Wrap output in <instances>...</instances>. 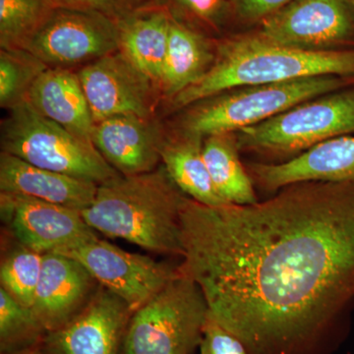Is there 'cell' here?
Listing matches in <instances>:
<instances>
[{"instance_id": "obj_8", "label": "cell", "mask_w": 354, "mask_h": 354, "mask_svg": "<svg viewBox=\"0 0 354 354\" xmlns=\"http://www.w3.org/2000/svg\"><path fill=\"white\" fill-rule=\"evenodd\" d=\"M258 25L262 38L297 50H354V0H293Z\"/></svg>"}, {"instance_id": "obj_6", "label": "cell", "mask_w": 354, "mask_h": 354, "mask_svg": "<svg viewBox=\"0 0 354 354\" xmlns=\"http://www.w3.org/2000/svg\"><path fill=\"white\" fill-rule=\"evenodd\" d=\"M1 121V152L36 167L92 181L97 185L120 176L92 142L71 134L38 113L28 102Z\"/></svg>"}, {"instance_id": "obj_23", "label": "cell", "mask_w": 354, "mask_h": 354, "mask_svg": "<svg viewBox=\"0 0 354 354\" xmlns=\"http://www.w3.org/2000/svg\"><path fill=\"white\" fill-rule=\"evenodd\" d=\"M57 7L53 0H0V50H28Z\"/></svg>"}, {"instance_id": "obj_10", "label": "cell", "mask_w": 354, "mask_h": 354, "mask_svg": "<svg viewBox=\"0 0 354 354\" xmlns=\"http://www.w3.org/2000/svg\"><path fill=\"white\" fill-rule=\"evenodd\" d=\"M28 50L50 68L78 70L120 50V29L101 14L57 7Z\"/></svg>"}, {"instance_id": "obj_21", "label": "cell", "mask_w": 354, "mask_h": 354, "mask_svg": "<svg viewBox=\"0 0 354 354\" xmlns=\"http://www.w3.org/2000/svg\"><path fill=\"white\" fill-rule=\"evenodd\" d=\"M118 24L120 53L148 76L158 90L169 44L171 16L162 7L153 6Z\"/></svg>"}, {"instance_id": "obj_2", "label": "cell", "mask_w": 354, "mask_h": 354, "mask_svg": "<svg viewBox=\"0 0 354 354\" xmlns=\"http://www.w3.org/2000/svg\"><path fill=\"white\" fill-rule=\"evenodd\" d=\"M322 75L354 77V50H297L268 41L256 32L216 39L211 68L165 102V111L176 113L234 88Z\"/></svg>"}, {"instance_id": "obj_28", "label": "cell", "mask_w": 354, "mask_h": 354, "mask_svg": "<svg viewBox=\"0 0 354 354\" xmlns=\"http://www.w3.org/2000/svg\"><path fill=\"white\" fill-rule=\"evenodd\" d=\"M62 8L101 14L120 23L140 10L157 6L156 0H53Z\"/></svg>"}, {"instance_id": "obj_4", "label": "cell", "mask_w": 354, "mask_h": 354, "mask_svg": "<svg viewBox=\"0 0 354 354\" xmlns=\"http://www.w3.org/2000/svg\"><path fill=\"white\" fill-rule=\"evenodd\" d=\"M351 85H354V77L322 75L234 88L183 109L169 125L202 138L235 133L302 102Z\"/></svg>"}, {"instance_id": "obj_22", "label": "cell", "mask_w": 354, "mask_h": 354, "mask_svg": "<svg viewBox=\"0 0 354 354\" xmlns=\"http://www.w3.org/2000/svg\"><path fill=\"white\" fill-rule=\"evenodd\" d=\"M239 153L235 133L204 138L203 156L216 192L228 204L244 206L258 202V198Z\"/></svg>"}, {"instance_id": "obj_27", "label": "cell", "mask_w": 354, "mask_h": 354, "mask_svg": "<svg viewBox=\"0 0 354 354\" xmlns=\"http://www.w3.org/2000/svg\"><path fill=\"white\" fill-rule=\"evenodd\" d=\"M172 19L209 38L223 32L232 20L230 0H156Z\"/></svg>"}, {"instance_id": "obj_5", "label": "cell", "mask_w": 354, "mask_h": 354, "mask_svg": "<svg viewBox=\"0 0 354 354\" xmlns=\"http://www.w3.org/2000/svg\"><path fill=\"white\" fill-rule=\"evenodd\" d=\"M209 314L200 286L177 270L162 290L133 312L120 354H193Z\"/></svg>"}, {"instance_id": "obj_18", "label": "cell", "mask_w": 354, "mask_h": 354, "mask_svg": "<svg viewBox=\"0 0 354 354\" xmlns=\"http://www.w3.org/2000/svg\"><path fill=\"white\" fill-rule=\"evenodd\" d=\"M27 102L71 134L92 142L95 122L77 70L46 69L32 86Z\"/></svg>"}, {"instance_id": "obj_24", "label": "cell", "mask_w": 354, "mask_h": 354, "mask_svg": "<svg viewBox=\"0 0 354 354\" xmlns=\"http://www.w3.org/2000/svg\"><path fill=\"white\" fill-rule=\"evenodd\" d=\"M50 68L28 50H0V106L11 109L27 102L32 86Z\"/></svg>"}, {"instance_id": "obj_29", "label": "cell", "mask_w": 354, "mask_h": 354, "mask_svg": "<svg viewBox=\"0 0 354 354\" xmlns=\"http://www.w3.org/2000/svg\"><path fill=\"white\" fill-rule=\"evenodd\" d=\"M200 354H248L239 337L228 332L211 314L205 326Z\"/></svg>"}, {"instance_id": "obj_16", "label": "cell", "mask_w": 354, "mask_h": 354, "mask_svg": "<svg viewBox=\"0 0 354 354\" xmlns=\"http://www.w3.org/2000/svg\"><path fill=\"white\" fill-rule=\"evenodd\" d=\"M99 283L78 261L44 254L43 270L31 311L46 332L68 323L87 305Z\"/></svg>"}, {"instance_id": "obj_12", "label": "cell", "mask_w": 354, "mask_h": 354, "mask_svg": "<svg viewBox=\"0 0 354 354\" xmlns=\"http://www.w3.org/2000/svg\"><path fill=\"white\" fill-rule=\"evenodd\" d=\"M0 215L17 243L36 252L57 253L97 235L82 211L0 193Z\"/></svg>"}, {"instance_id": "obj_17", "label": "cell", "mask_w": 354, "mask_h": 354, "mask_svg": "<svg viewBox=\"0 0 354 354\" xmlns=\"http://www.w3.org/2000/svg\"><path fill=\"white\" fill-rule=\"evenodd\" d=\"M97 184L41 169L0 153V193L21 195L83 211L94 201Z\"/></svg>"}, {"instance_id": "obj_1", "label": "cell", "mask_w": 354, "mask_h": 354, "mask_svg": "<svg viewBox=\"0 0 354 354\" xmlns=\"http://www.w3.org/2000/svg\"><path fill=\"white\" fill-rule=\"evenodd\" d=\"M177 270L248 354H334L354 312V180L305 181L251 205L186 196Z\"/></svg>"}, {"instance_id": "obj_30", "label": "cell", "mask_w": 354, "mask_h": 354, "mask_svg": "<svg viewBox=\"0 0 354 354\" xmlns=\"http://www.w3.org/2000/svg\"><path fill=\"white\" fill-rule=\"evenodd\" d=\"M293 0H230L232 20L243 24H259Z\"/></svg>"}, {"instance_id": "obj_7", "label": "cell", "mask_w": 354, "mask_h": 354, "mask_svg": "<svg viewBox=\"0 0 354 354\" xmlns=\"http://www.w3.org/2000/svg\"><path fill=\"white\" fill-rule=\"evenodd\" d=\"M235 134L241 152L286 160L328 140L354 135V85L302 102Z\"/></svg>"}, {"instance_id": "obj_19", "label": "cell", "mask_w": 354, "mask_h": 354, "mask_svg": "<svg viewBox=\"0 0 354 354\" xmlns=\"http://www.w3.org/2000/svg\"><path fill=\"white\" fill-rule=\"evenodd\" d=\"M216 44V39L171 18L169 44L158 86L162 104L171 101L208 72L215 62Z\"/></svg>"}, {"instance_id": "obj_13", "label": "cell", "mask_w": 354, "mask_h": 354, "mask_svg": "<svg viewBox=\"0 0 354 354\" xmlns=\"http://www.w3.org/2000/svg\"><path fill=\"white\" fill-rule=\"evenodd\" d=\"M132 313L124 300L99 285L73 319L46 333L39 348L44 354H120Z\"/></svg>"}, {"instance_id": "obj_9", "label": "cell", "mask_w": 354, "mask_h": 354, "mask_svg": "<svg viewBox=\"0 0 354 354\" xmlns=\"http://www.w3.org/2000/svg\"><path fill=\"white\" fill-rule=\"evenodd\" d=\"M57 253L81 263L100 286L124 300L133 312L162 290L177 272V267L127 252L102 241L97 234Z\"/></svg>"}, {"instance_id": "obj_14", "label": "cell", "mask_w": 354, "mask_h": 354, "mask_svg": "<svg viewBox=\"0 0 354 354\" xmlns=\"http://www.w3.org/2000/svg\"><path fill=\"white\" fill-rule=\"evenodd\" d=\"M165 125L156 118L125 114L95 123L92 142L121 176L155 171L162 165Z\"/></svg>"}, {"instance_id": "obj_15", "label": "cell", "mask_w": 354, "mask_h": 354, "mask_svg": "<svg viewBox=\"0 0 354 354\" xmlns=\"http://www.w3.org/2000/svg\"><path fill=\"white\" fill-rule=\"evenodd\" d=\"M245 167L255 187L266 192L305 181L354 180V135L328 140L285 162Z\"/></svg>"}, {"instance_id": "obj_31", "label": "cell", "mask_w": 354, "mask_h": 354, "mask_svg": "<svg viewBox=\"0 0 354 354\" xmlns=\"http://www.w3.org/2000/svg\"><path fill=\"white\" fill-rule=\"evenodd\" d=\"M11 354H44V351H41L39 346L37 348H32L30 349H26V351H19V353H11Z\"/></svg>"}, {"instance_id": "obj_20", "label": "cell", "mask_w": 354, "mask_h": 354, "mask_svg": "<svg viewBox=\"0 0 354 354\" xmlns=\"http://www.w3.org/2000/svg\"><path fill=\"white\" fill-rule=\"evenodd\" d=\"M204 138L165 125L162 165L186 196L207 206L227 205L216 192L203 156Z\"/></svg>"}, {"instance_id": "obj_3", "label": "cell", "mask_w": 354, "mask_h": 354, "mask_svg": "<svg viewBox=\"0 0 354 354\" xmlns=\"http://www.w3.org/2000/svg\"><path fill=\"white\" fill-rule=\"evenodd\" d=\"M185 198L160 165L153 171L120 174L100 184L94 201L82 215L95 232L151 252L181 258L180 214Z\"/></svg>"}, {"instance_id": "obj_26", "label": "cell", "mask_w": 354, "mask_h": 354, "mask_svg": "<svg viewBox=\"0 0 354 354\" xmlns=\"http://www.w3.org/2000/svg\"><path fill=\"white\" fill-rule=\"evenodd\" d=\"M44 254L21 245L7 253L0 265V286L23 306L31 308L43 270Z\"/></svg>"}, {"instance_id": "obj_25", "label": "cell", "mask_w": 354, "mask_h": 354, "mask_svg": "<svg viewBox=\"0 0 354 354\" xmlns=\"http://www.w3.org/2000/svg\"><path fill=\"white\" fill-rule=\"evenodd\" d=\"M46 333L31 309L23 306L0 288V354L37 348Z\"/></svg>"}, {"instance_id": "obj_11", "label": "cell", "mask_w": 354, "mask_h": 354, "mask_svg": "<svg viewBox=\"0 0 354 354\" xmlns=\"http://www.w3.org/2000/svg\"><path fill=\"white\" fill-rule=\"evenodd\" d=\"M95 123L115 115L156 118L162 97L120 50L77 70Z\"/></svg>"}]
</instances>
